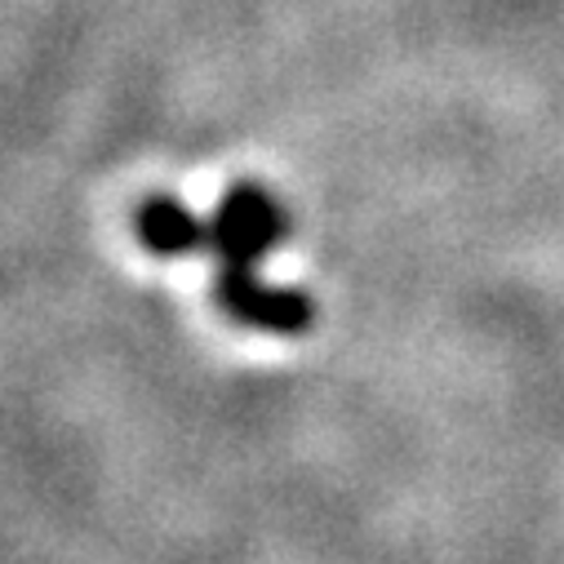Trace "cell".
Instances as JSON below:
<instances>
[{
	"label": "cell",
	"instance_id": "1",
	"mask_svg": "<svg viewBox=\"0 0 564 564\" xmlns=\"http://www.w3.org/2000/svg\"><path fill=\"white\" fill-rule=\"evenodd\" d=\"M290 209L280 196L253 178H240L223 192L218 209L200 218L178 196H148L133 209V236L156 258H183V253H214V299L218 307L258 334L299 338L316 325V303L303 290L267 285L258 275V262L290 240Z\"/></svg>",
	"mask_w": 564,
	"mask_h": 564
}]
</instances>
